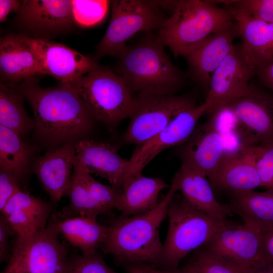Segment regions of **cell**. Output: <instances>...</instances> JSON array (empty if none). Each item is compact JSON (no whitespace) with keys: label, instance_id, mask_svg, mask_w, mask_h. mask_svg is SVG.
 Returning <instances> with one entry per match:
<instances>
[{"label":"cell","instance_id":"22","mask_svg":"<svg viewBox=\"0 0 273 273\" xmlns=\"http://www.w3.org/2000/svg\"><path fill=\"white\" fill-rule=\"evenodd\" d=\"M42 75L37 56L19 34L6 35L0 40L1 82L19 84Z\"/></svg>","mask_w":273,"mask_h":273},{"label":"cell","instance_id":"2","mask_svg":"<svg viewBox=\"0 0 273 273\" xmlns=\"http://www.w3.org/2000/svg\"><path fill=\"white\" fill-rule=\"evenodd\" d=\"M177 191L174 177L168 191L154 208L138 215H122L112 222L101 247L102 251L126 264H160L163 250L160 228Z\"/></svg>","mask_w":273,"mask_h":273},{"label":"cell","instance_id":"21","mask_svg":"<svg viewBox=\"0 0 273 273\" xmlns=\"http://www.w3.org/2000/svg\"><path fill=\"white\" fill-rule=\"evenodd\" d=\"M51 211L50 204L21 190L1 213L5 215L17 234L16 240L22 242L47 226Z\"/></svg>","mask_w":273,"mask_h":273},{"label":"cell","instance_id":"32","mask_svg":"<svg viewBox=\"0 0 273 273\" xmlns=\"http://www.w3.org/2000/svg\"><path fill=\"white\" fill-rule=\"evenodd\" d=\"M110 5L109 1L72 0V10L76 25L88 27L102 22Z\"/></svg>","mask_w":273,"mask_h":273},{"label":"cell","instance_id":"31","mask_svg":"<svg viewBox=\"0 0 273 273\" xmlns=\"http://www.w3.org/2000/svg\"><path fill=\"white\" fill-rule=\"evenodd\" d=\"M181 269L186 273H250L212 254L203 246L192 252Z\"/></svg>","mask_w":273,"mask_h":273},{"label":"cell","instance_id":"13","mask_svg":"<svg viewBox=\"0 0 273 273\" xmlns=\"http://www.w3.org/2000/svg\"><path fill=\"white\" fill-rule=\"evenodd\" d=\"M37 57L42 75H49L60 83H70L88 72L103 67L94 59L63 44L19 34Z\"/></svg>","mask_w":273,"mask_h":273},{"label":"cell","instance_id":"44","mask_svg":"<svg viewBox=\"0 0 273 273\" xmlns=\"http://www.w3.org/2000/svg\"><path fill=\"white\" fill-rule=\"evenodd\" d=\"M3 273H24L19 262L14 258L10 257L9 263Z\"/></svg>","mask_w":273,"mask_h":273},{"label":"cell","instance_id":"23","mask_svg":"<svg viewBox=\"0 0 273 273\" xmlns=\"http://www.w3.org/2000/svg\"><path fill=\"white\" fill-rule=\"evenodd\" d=\"M211 184L231 194L254 191L261 181L254 161L242 147L225 154Z\"/></svg>","mask_w":273,"mask_h":273},{"label":"cell","instance_id":"5","mask_svg":"<svg viewBox=\"0 0 273 273\" xmlns=\"http://www.w3.org/2000/svg\"><path fill=\"white\" fill-rule=\"evenodd\" d=\"M175 194L167 209L168 229L160 263L165 269L177 268L183 259L210 241L226 222L212 218Z\"/></svg>","mask_w":273,"mask_h":273},{"label":"cell","instance_id":"33","mask_svg":"<svg viewBox=\"0 0 273 273\" xmlns=\"http://www.w3.org/2000/svg\"><path fill=\"white\" fill-rule=\"evenodd\" d=\"M254 161L261 187L273 192V145L242 147Z\"/></svg>","mask_w":273,"mask_h":273},{"label":"cell","instance_id":"28","mask_svg":"<svg viewBox=\"0 0 273 273\" xmlns=\"http://www.w3.org/2000/svg\"><path fill=\"white\" fill-rule=\"evenodd\" d=\"M24 97L16 84L0 83V125L21 136L35 128L34 120L27 115L23 104Z\"/></svg>","mask_w":273,"mask_h":273},{"label":"cell","instance_id":"9","mask_svg":"<svg viewBox=\"0 0 273 273\" xmlns=\"http://www.w3.org/2000/svg\"><path fill=\"white\" fill-rule=\"evenodd\" d=\"M241 147L273 145V95L251 84L250 93L226 104Z\"/></svg>","mask_w":273,"mask_h":273},{"label":"cell","instance_id":"20","mask_svg":"<svg viewBox=\"0 0 273 273\" xmlns=\"http://www.w3.org/2000/svg\"><path fill=\"white\" fill-rule=\"evenodd\" d=\"M75 143L52 148L34 163V172L54 202L65 195L71 179L76 158Z\"/></svg>","mask_w":273,"mask_h":273},{"label":"cell","instance_id":"17","mask_svg":"<svg viewBox=\"0 0 273 273\" xmlns=\"http://www.w3.org/2000/svg\"><path fill=\"white\" fill-rule=\"evenodd\" d=\"M239 36L237 22L208 37L185 58L189 67L188 76L206 92L209 89L211 74L231 51L233 41Z\"/></svg>","mask_w":273,"mask_h":273},{"label":"cell","instance_id":"26","mask_svg":"<svg viewBox=\"0 0 273 273\" xmlns=\"http://www.w3.org/2000/svg\"><path fill=\"white\" fill-rule=\"evenodd\" d=\"M70 245L77 247L82 255L95 253L101 248L108 233V226L97 219L78 216L54 219L49 222Z\"/></svg>","mask_w":273,"mask_h":273},{"label":"cell","instance_id":"24","mask_svg":"<svg viewBox=\"0 0 273 273\" xmlns=\"http://www.w3.org/2000/svg\"><path fill=\"white\" fill-rule=\"evenodd\" d=\"M174 177L182 197L196 209L220 221L225 220L233 213L229 204L223 205L217 201L211 183L200 173L181 164Z\"/></svg>","mask_w":273,"mask_h":273},{"label":"cell","instance_id":"19","mask_svg":"<svg viewBox=\"0 0 273 273\" xmlns=\"http://www.w3.org/2000/svg\"><path fill=\"white\" fill-rule=\"evenodd\" d=\"M237 23L242 40L243 53L249 63L257 71L273 63V23L257 19L226 6Z\"/></svg>","mask_w":273,"mask_h":273},{"label":"cell","instance_id":"3","mask_svg":"<svg viewBox=\"0 0 273 273\" xmlns=\"http://www.w3.org/2000/svg\"><path fill=\"white\" fill-rule=\"evenodd\" d=\"M162 44L149 34L127 46L117 57L115 73L133 93L171 96L184 85L188 74L174 65Z\"/></svg>","mask_w":273,"mask_h":273},{"label":"cell","instance_id":"7","mask_svg":"<svg viewBox=\"0 0 273 273\" xmlns=\"http://www.w3.org/2000/svg\"><path fill=\"white\" fill-rule=\"evenodd\" d=\"M160 2L140 0L110 1L111 16L107 30L96 47V59L118 57L127 41L136 33L160 29L166 20Z\"/></svg>","mask_w":273,"mask_h":273},{"label":"cell","instance_id":"43","mask_svg":"<svg viewBox=\"0 0 273 273\" xmlns=\"http://www.w3.org/2000/svg\"><path fill=\"white\" fill-rule=\"evenodd\" d=\"M250 273H273V263L262 261L250 270Z\"/></svg>","mask_w":273,"mask_h":273},{"label":"cell","instance_id":"16","mask_svg":"<svg viewBox=\"0 0 273 273\" xmlns=\"http://www.w3.org/2000/svg\"><path fill=\"white\" fill-rule=\"evenodd\" d=\"M17 14L19 26L34 38L49 40L76 24L72 0L22 1Z\"/></svg>","mask_w":273,"mask_h":273},{"label":"cell","instance_id":"15","mask_svg":"<svg viewBox=\"0 0 273 273\" xmlns=\"http://www.w3.org/2000/svg\"><path fill=\"white\" fill-rule=\"evenodd\" d=\"M203 247L212 254L247 270L263 261L261 232L244 223L232 224L226 221Z\"/></svg>","mask_w":273,"mask_h":273},{"label":"cell","instance_id":"30","mask_svg":"<svg viewBox=\"0 0 273 273\" xmlns=\"http://www.w3.org/2000/svg\"><path fill=\"white\" fill-rule=\"evenodd\" d=\"M88 174L75 160L71 179L65 193L69 198V204L63 208L61 216H84L97 219L99 214L89 194Z\"/></svg>","mask_w":273,"mask_h":273},{"label":"cell","instance_id":"6","mask_svg":"<svg viewBox=\"0 0 273 273\" xmlns=\"http://www.w3.org/2000/svg\"><path fill=\"white\" fill-rule=\"evenodd\" d=\"M95 120L111 131L132 110L134 96L127 82L119 74L103 67L69 83Z\"/></svg>","mask_w":273,"mask_h":273},{"label":"cell","instance_id":"34","mask_svg":"<svg viewBox=\"0 0 273 273\" xmlns=\"http://www.w3.org/2000/svg\"><path fill=\"white\" fill-rule=\"evenodd\" d=\"M87 183L91 198L99 215L107 214L111 209L116 208L120 188L102 184L89 173Z\"/></svg>","mask_w":273,"mask_h":273},{"label":"cell","instance_id":"38","mask_svg":"<svg viewBox=\"0 0 273 273\" xmlns=\"http://www.w3.org/2000/svg\"><path fill=\"white\" fill-rule=\"evenodd\" d=\"M15 233L5 215H0V260L2 262L8 259L9 239Z\"/></svg>","mask_w":273,"mask_h":273},{"label":"cell","instance_id":"25","mask_svg":"<svg viewBox=\"0 0 273 273\" xmlns=\"http://www.w3.org/2000/svg\"><path fill=\"white\" fill-rule=\"evenodd\" d=\"M167 187L160 178L134 175L122 183L116 209L125 216L148 212L157 205L159 193Z\"/></svg>","mask_w":273,"mask_h":273},{"label":"cell","instance_id":"8","mask_svg":"<svg viewBox=\"0 0 273 273\" xmlns=\"http://www.w3.org/2000/svg\"><path fill=\"white\" fill-rule=\"evenodd\" d=\"M196 105L187 96L140 93L134 97L122 145H141L157 134L181 112Z\"/></svg>","mask_w":273,"mask_h":273},{"label":"cell","instance_id":"11","mask_svg":"<svg viewBox=\"0 0 273 273\" xmlns=\"http://www.w3.org/2000/svg\"><path fill=\"white\" fill-rule=\"evenodd\" d=\"M256 70L249 63L241 44L231 51L212 74L205 103L206 113L212 114L231 102L248 95L249 83Z\"/></svg>","mask_w":273,"mask_h":273},{"label":"cell","instance_id":"41","mask_svg":"<svg viewBox=\"0 0 273 273\" xmlns=\"http://www.w3.org/2000/svg\"><path fill=\"white\" fill-rule=\"evenodd\" d=\"M256 75L261 83L273 93V63L257 70Z\"/></svg>","mask_w":273,"mask_h":273},{"label":"cell","instance_id":"18","mask_svg":"<svg viewBox=\"0 0 273 273\" xmlns=\"http://www.w3.org/2000/svg\"><path fill=\"white\" fill-rule=\"evenodd\" d=\"M75 161L83 170L106 179L113 187L121 188L129 161L118 154L116 147L83 139L75 142Z\"/></svg>","mask_w":273,"mask_h":273},{"label":"cell","instance_id":"37","mask_svg":"<svg viewBox=\"0 0 273 273\" xmlns=\"http://www.w3.org/2000/svg\"><path fill=\"white\" fill-rule=\"evenodd\" d=\"M20 180L14 174L0 169V210L2 212L9 200L21 190Z\"/></svg>","mask_w":273,"mask_h":273},{"label":"cell","instance_id":"27","mask_svg":"<svg viewBox=\"0 0 273 273\" xmlns=\"http://www.w3.org/2000/svg\"><path fill=\"white\" fill-rule=\"evenodd\" d=\"M231 196V210L242 218L244 224L260 232L273 229V192L251 191Z\"/></svg>","mask_w":273,"mask_h":273},{"label":"cell","instance_id":"1","mask_svg":"<svg viewBox=\"0 0 273 273\" xmlns=\"http://www.w3.org/2000/svg\"><path fill=\"white\" fill-rule=\"evenodd\" d=\"M16 84L32 109L35 134L51 148L75 143L91 131L95 120L69 84L42 87L33 77Z\"/></svg>","mask_w":273,"mask_h":273},{"label":"cell","instance_id":"40","mask_svg":"<svg viewBox=\"0 0 273 273\" xmlns=\"http://www.w3.org/2000/svg\"><path fill=\"white\" fill-rule=\"evenodd\" d=\"M22 1L0 0V22L5 21L9 14L14 12L18 13L21 6Z\"/></svg>","mask_w":273,"mask_h":273},{"label":"cell","instance_id":"14","mask_svg":"<svg viewBox=\"0 0 273 273\" xmlns=\"http://www.w3.org/2000/svg\"><path fill=\"white\" fill-rule=\"evenodd\" d=\"M176 148L182 164L208 177L210 183L226 153L223 134L212 116L197 125L189 139Z\"/></svg>","mask_w":273,"mask_h":273},{"label":"cell","instance_id":"35","mask_svg":"<svg viewBox=\"0 0 273 273\" xmlns=\"http://www.w3.org/2000/svg\"><path fill=\"white\" fill-rule=\"evenodd\" d=\"M70 273H118L110 268L98 251L71 259Z\"/></svg>","mask_w":273,"mask_h":273},{"label":"cell","instance_id":"42","mask_svg":"<svg viewBox=\"0 0 273 273\" xmlns=\"http://www.w3.org/2000/svg\"><path fill=\"white\" fill-rule=\"evenodd\" d=\"M125 269L127 273H163L162 269L149 264H126Z\"/></svg>","mask_w":273,"mask_h":273},{"label":"cell","instance_id":"29","mask_svg":"<svg viewBox=\"0 0 273 273\" xmlns=\"http://www.w3.org/2000/svg\"><path fill=\"white\" fill-rule=\"evenodd\" d=\"M16 132L0 125V169L8 171L20 180L28 172L31 147Z\"/></svg>","mask_w":273,"mask_h":273},{"label":"cell","instance_id":"45","mask_svg":"<svg viewBox=\"0 0 273 273\" xmlns=\"http://www.w3.org/2000/svg\"><path fill=\"white\" fill-rule=\"evenodd\" d=\"M163 273H186L181 269H162Z\"/></svg>","mask_w":273,"mask_h":273},{"label":"cell","instance_id":"4","mask_svg":"<svg viewBox=\"0 0 273 273\" xmlns=\"http://www.w3.org/2000/svg\"><path fill=\"white\" fill-rule=\"evenodd\" d=\"M226 8L208 1L181 0L159 29L156 37L175 57H185L210 35L232 25Z\"/></svg>","mask_w":273,"mask_h":273},{"label":"cell","instance_id":"10","mask_svg":"<svg viewBox=\"0 0 273 273\" xmlns=\"http://www.w3.org/2000/svg\"><path fill=\"white\" fill-rule=\"evenodd\" d=\"M59 234L49 223L28 240L16 241L11 257L24 273H70L71 259Z\"/></svg>","mask_w":273,"mask_h":273},{"label":"cell","instance_id":"12","mask_svg":"<svg viewBox=\"0 0 273 273\" xmlns=\"http://www.w3.org/2000/svg\"><path fill=\"white\" fill-rule=\"evenodd\" d=\"M207 110V106L204 102L183 111L157 134L147 142L136 146L128 159V168L123 181L142 173L144 168L163 150L177 147L185 143L194 131L199 119L206 113Z\"/></svg>","mask_w":273,"mask_h":273},{"label":"cell","instance_id":"39","mask_svg":"<svg viewBox=\"0 0 273 273\" xmlns=\"http://www.w3.org/2000/svg\"><path fill=\"white\" fill-rule=\"evenodd\" d=\"M261 233L262 260L273 263V229Z\"/></svg>","mask_w":273,"mask_h":273},{"label":"cell","instance_id":"36","mask_svg":"<svg viewBox=\"0 0 273 273\" xmlns=\"http://www.w3.org/2000/svg\"><path fill=\"white\" fill-rule=\"evenodd\" d=\"M231 6L257 19L273 23V0H238Z\"/></svg>","mask_w":273,"mask_h":273}]
</instances>
